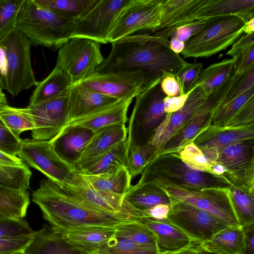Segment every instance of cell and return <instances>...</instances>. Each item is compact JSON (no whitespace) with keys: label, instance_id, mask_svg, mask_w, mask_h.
I'll use <instances>...</instances> for the list:
<instances>
[{"label":"cell","instance_id":"cell-1","mask_svg":"<svg viewBox=\"0 0 254 254\" xmlns=\"http://www.w3.org/2000/svg\"><path fill=\"white\" fill-rule=\"evenodd\" d=\"M189 64L171 50L169 40L146 33L112 43L110 53L94 73L141 70L145 75L147 89L167 76L176 77Z\"/></svg>","mask_w":254,"mask_h":254},{"label":"cell","instance_id":"cell-2","mask_svg":"<svg viewBox=\"0 0 254 254\" xmlns=\"http://www.w3.org/2000/svg\"><path fill=\"white\" fill-rule=\"evenodd\" d=\"M32 199L44 218L60 231L90 226L116 228L124 223L140 221L124 212L111 213L97 208L65 192L48 179L41 180Z\"/></svg>","mask_w":254,"mask_h":254},{"label":"cell","instance_id":"cell-3","mask_svg":"<svg viewBox=\"0 0 254 254\" xmlns=\"http://www.w3.org/2000/svg\"><path fill=\"white\" fill-rule=\"evenodd\" d=\"M78 20L62 17L41 7L34 0H25L14 26L31 45L43 46L55 51L70 39Z\"/></svg>","mask_w":254,"mask_h":254},{"label":"cell","instance_id":"cell-4","mask_svg":"<svg viewBox=\"0 0 254 254\" xmlns=\"http://www.w3.org/2000/svg\"><path fill=\"white\" fill-rule=\"evenodd\" d=\"M31 44L14 26L0 37V89L13 96L36 86Z\"/></svg>","mask_w":254,"mask_h":254},{"label":"cell","instance_id":"cell-5","mask_svg":"<svg viewBox=\"0 0 254 254\" xmlns=\"http://www.w3.org/2000/svg\"><path fill=\"white\" fill-rule=\"evenodd\" d=\"M203 27L185 42L183 58H208L227 49L243 33L245 21L236 15L205 20Z\"/></svg>","mask_w":254,"mask_h":254},{"label":"cell","instance_id":"cell-6","mask_svg":"<svg viewBox=\"0 0 254 254\" xmlns=\"http://www.w3.org/2000/svg\"><path fill=\"white\" fill-rule=\"evenodd\" d=\"M160 82L140 93L136 97L127 129V141L129 152L149 143L166 117Z\"/></svg>","mask_w":254,"mask_h":254},{"label":"cell","instance_id":"cell-7","mask_svg":"<svg viewBox=\"0 0 254 254\" xmlns=\"http://www.w3.org/2000/svg\"><path fill=\"white\" fill-rule=\"evenodd\" d=\"M169 182L171 186L191 190L222 189L225 184L221 179L206 172H197L189 168L182 160L163 162L154 157L144 169L138 184H144L159 178Z\"/></svg>","mask_w":254,"mask_h":254},{"label":"cell","instance_id":"cell-8","mask_svg":"<svg viewBox=\"0 0 254 254\" xmlns=\"http://www.w3.org/2000/svg\"><path fill=\"white\" fill-rule=\"evenodd\" d=\"M104 60L100 44L75 37L60 48L55 66L65 73L74 85L91 76Z\"/></svg>","mask_w":254,"mask_h":254},{"label":"cell","instance_id":"cell-9","mask_svg":"<svg viewBox=\"0 0 254 254\" xmlns=\"http://www.w3.org/2000/svg\"><path fill=\"white\" fill-rule=\"evenodd\" d=\"M162 15L161 0H129L118 17L108 42L136 34H154L160 26Z\"/></svg>","mask_w":254,"mask_h":254},{"label":"cell","instance_id":"cell-10","mask_svg":"<svg viewBox=\"0 0 254 254\" xmlns=\"http://www.w3.org/2000/svg\"><path fill=\"white\" fill-rule=\"evenodd\" d=\"M171 199L166 220L194 242L206 241L229 226L222 219L204 210L183 201Z\"/></svg>","mask_w":254,"mask_h":254},{"label":"cell","instance_id":"cell-11","mask_svg":"<svg viewBox=\"0 0 254 254\" xmlns=\"http://www.w3.org/2000/svg\"><path fill=\"white\" fill-rule=\"evenodd\" d=\"M16 156L24 165L38 170L57 184L67 182L74 173L54 152L49 140L21 139Z\"/></svg>","mask_w":254,"mask_h":254},{"label":"cell","instance_id":"cell-12","mask_svg":"<svg viewBox=\"0 0 254 254\" xmlns=\"http://www.w3.org/2000/svg\"><path fill=\"white\" fill-rule=\"evenodd\" d=\"M129 0H100L92 9L78 19L70 39L87 38L99 44H107L118 17Z\"/></svg>","mask_w":254,"mask_h":254},{"label":"cell","instance_id":"cell-13","mask_svg":"<svg viewBox=\"0 0 254 254\" xmlns=\"http://www.w3.org/2000/svg\"><path fill=\"white\" fill-rule=\"evenodd\" d=\"M216 189L196 191L167 185L164 191L171 198L204 210L222 219L229 226L241 227L233 208L229 191Z\"/></svg>","mask_w":254,"mask_h":254},{"label":"cell","instance_id":"cell-14","mask_svg":"<svg viewBox=\"0 0 254 254\" xmlns=\"http://www.w3.org/2000/svg\"><path fill=\"white\" fill-rule=\"evenodd\" d=\"M118 100L133 98L144 90L146 77L141 70L95 73L78 83Z\"/></svg>","mask_w":254,"mask_h":254},{"label":"cell","instance_id":"cell-15","mask_svg":"<svg viewBox=\"0 0 254 254\" xmlns=\"http://www.w3.org/2000/svg\"><path fill=\"white\" fill-rule=\"evenodd\" d=\"M67 96L60 97L23 108L34 124L32 139L50 140L64 127L67 124Z\"/></svg>","mask_w":254,"mask_h":254},{"label":"cell","instance_id":"cell-16","mask_svg":"<svg viewBox=\"0 0 254 254\" xmlns=\"http://www.w3.org/2000/svg\"><path fill=\"white\" fill-rule=\"evenodd\" d=\"M210 0H161L162 15L161 24L153 34L169 40L177 28L197 20L201 10Z\"/></svg>","mask_w":254,"mask_h":254},{"label":"cell","instance_id":"cell-17","mask_svg":"<svg viewBox=\"0 0 254 254\" xmlns=\"http://www.w3.org/2000/svg\"><path fill=\"white\" fill-rule=\"evenodd\" d=\"M58 185L67 193L100 210L111 213L123 212L125 196L94 189L80 174L74 172L67 182Z\"/></svg>","mask_w":254,"mask_h":254},{"label":"cell","instance_id":"cell-18","mask_svg":"<svg viewBox=\"0 0 254 254\" xmlns=\"http://www.w3.org/2000/svg\"><path fill=\"white\" fill-rule=\"evenodd\" d=\"M208 95L197 86L190 94L184 106L179 111L167 114L157 128L150 143L155 147L153 157L161 146L189 121L200 109Z\"/></svg>","mask_w":254,"mask_h":254},{"label":"cell","instance_id":"cell-19","mask_svg":"<svg viewBox=\"0 0 254 254\" xmlns=\"http://www.w3.org/2000/svg\"><path fill=\"white\" fill-rule=\"evenodd\" d=\"M96 132L82 127L66 125L49 141L58 157L74 172L75 165Z\"/></svg>","mask_w":254,"mask_h":254},{"label":"cell","instance_id":"cell-20","mask_svg":"<svg viewBox=\"0 0 254 254\" xmlns=\"http://www.w3.org/2000/svg\"><path fill=\"white\" fill-rule=\"evenodd\" d=\"M119 101L79 84L73 85L67 96L66 125L104 110Z\"/></svg>","mask_w":254,"mask_h":254},{"label":"cell","instance_id":"cell-21","mask_svg":"<svg viewBox=\"0 0 254 254\" xmlns=\"http://www.w3.org/2000/svg\"><path fill=\"white\" fill-rule=\"evenodd\" d=\"M64 240L76 250L93 254L116 234L115 228L90 226L61 231Z\"/></svg>","mask_w":254,"mask_h":254},{"label":"cell","instance_id":"cell-22","mask_svg":"<svg viewBox=\"0 0 254 254\" xmlns=\"http://www.w3.org/2000/svg\"><path fill=\"white\" fill-rule=\"evenodd\" d=\"M140 221L155 234L159 254L175 253L195 242L167 220L158 221L145 218Z\"/></svg>","mask_w":254,"mask_h":254},{"label":"cell","instance_id":"cell-23","mask_svg":"<svg viewBox=\"0 0 254 254\" xmlns=\"http://www.w3.org/2000/svg\"><path fill=\"white\" fill-rule=\"evenodd\" d=\"M23 254H85L68 244L62 233L51 225L44 224L36 231Z\"/></svg>","mask_w":254,"mask_h":254},{"label":"cell","instance_id":"cell-24","mask_svg":"<svg viewBox=\"0 0 254 254\" xmlns=\"http://www.w3.org/2000/svg\"><path fill=\"white\" fill-rule=\"evenodd\" d=\"M217 101L215 92L208 95L199 111L165 143L164 149H176L192 139L211 120L213 108Z\"/></svg>","mask_w":254,"mask_h":254},{"label":"cell","instance_id":"cell-25","mask_svg":"<svg viewBox=\"0 0 254 254\" xmlns=\"http://www.w3.org/2000/svg\"><path fill=\"white\" fill-rule=\"evenodd\" d=\"M129 148L127 140L77 167L75 173L83 175H95L120 167H127Z\"/></svg>","mask_w":254,"mask_h":254},{"label":"cell","instance_id":"cell-26","mask_svg":"<svg viewBox=\"0 0 254 254\" xmlns=\"http://www.w3.org/2000/svg\"><path fill=\"white\" fill-rule=\"evenodd\" d=\"M132 99L121 100L110 107L66 125L82 127L94 131L111 126L126 125L128 121L127 110Z\"/></svg>","mask_w":254,"mask_h":254},{"label":"cell","instance_id":"cell-27","mask_svg":"<svg viewBox=\"0 0 254 254\" xmlns=\"http://www.w3.org/2000/svg\"><path fill=\"white\" fill-rule=\"evenodd\" d=\"M126 125H114L97 130L87 145L75 169L103 153L113 146L127 139Z\"/></svg>","mask_w":254,"mask_h":254},{"label":"cell","instance_id":"cell-28","mask_svg":"<svg viewBox=\"0 0 254 254\" xmlns=\"http://www.w3.org/2000/svg\"><path fill=\"white\" fill-rule=\"evenodd\" d=\"M72 85L70 77L55 66L46 78L38 82L30 98L29 105H34L52 99L67 96Z\"/></svg>","mask_w":254,"mask_h":254},{"label":"cell","instance_id":"cell-29","mask_svg":"<svg viewBox=\"0 0 254 254\" xmlns=\"http://www.w3.org/2000/svg\"><path fill=\"white\" fill-rule=\"evenodd\" d=\"M236 15L245 22L254 17V0H210L200 11L197 20L208 18Z\"/></svg>","mask_w":254,"mask_h":254},{"label":"cell","instance_id":"cell-30","mask_svg":"<svg viewBox=\"0 0 254 254\" xmlns=\"http://www.w3.org/2000/svg\"><path fill=\"white\" fill-rule=\"evenodd\" d=\"M82 175L94 189L121 195L125 196L131 186L132 176L124 166L98 175Z\"/></svg>","mask_w":254,"mask_h":254},{"label":"cell","instance_id":"cell-31","mask_svg":"<svg viewBox=\"0 0 254 254\" xmlns=\"http://www.w3.org/2000/svg\"><path fill=\"white\" fill-rule=\"evenodd\" d=\"M243 234L241 227L229 226L215 234L211 239L199 243L210 252L221 254H240L243 246Z\"/></svg>","mask_w":254,"mask_h":254},{"label":"cell","instance_id":"cell-32","mask_svg":"<svg viewBox=\"0 0 254 254\" xmlns=\"http://www.w3.org/2000/svg\"><path fill=\"white\" fill-rule=\"evenodd\" d=\"M235 59H224L203 68L196 80L207 95L221 85L234 74Z\"/></svg>","mask_w":254,"mask_h":254},{"label":"cell","instance_id":"cell-33","mask_svg":"<svg viewBox=\"0 0 254 254\" xmlns=\"http://www.w3.org/2000/svg\"><path fill=\"white\" fill-rule=\"evenodd\" d=\"M100 0H34L41 7L66 19H80Z\"/></svg>","mask_w":254,"mask_h":254},{"label":"cell","instance_id":"cell-34","mask_svg":"<svg viewBox=\"0 0 254 254\" xmlns=\"http://www.w3.org/2000/svg\"><path fill=\"white\" fill-rule=\"evenodd\" d=\"M30 204L29 192L0 187V215L23 219Z\"/></svg>","mask_w":254,"mask_h":254},{"label":"cell","instance_id":"cell-35","mask_svg":"<svg viewBox=\"0 0 254 254\" xmlns=\"http://www.w3.org/2000/svg\"><path fill=\"white\" fill-rule=\"evenodd\" d=\"M249 140L237 142L218 150L216 162L230 170H238L246 166L253 151Z\"/></svg>","mask_w":254,"mask_h":254},{"label":"cell","instance_id":"cell-36","mask_svg":"<svg viewBox=\"0 0 254 254\" xmlns=\"http://www.w3.org/2000/svg\"><path fill=\"white\" fill-rule=\"evenodd\" d=\"M253 101L254 86L242 94L217 105L213 111L211 120L218 123L232 120Z\"/></svg>","mask_w":254,"mask_h":254},{"label":"cell","instance_id":"cell-37","mask_svg":"<svg viewBox=\"0 0 254 254\" xmlns=\"http://www.w3.org/2000/svg\"><path fill=\"white\" fill-rule=\"evenodd\" d=\"M231 202L241 227L254 223V199L253 193L240 190L232 186Z\"/></svg>","mask_w":254,"mask_h":254},{"label":"cell","instance_id":"cell-38","mask_svg":"<svg viewBox=\"0 0 254 254\" xmlns=\"http://www.w3.org/2000/svg\"><path fill=\"white\" fill-rule=\"evenodd\" d=\"M116 229L117 236L129 239L136 244L157 250L155 234L140 220L121 224Z\"/></svg>","mask_w":254,"mask_h":254},{"label":"cell","instance_id":"cell-39","mask_svg":"<svg viewBox=\"0 0 254 254\" xmlns=\"http://www.w3.org/2000/svg\"><path fill=\"white\" fill-rule=\"evenodd\" d=\"M31 176V171L24 164L15 166L0 165V187L26 191Z\"/></svg>","mask_w":254,"mask_h":254},{"label":"cell","instance_id":"cell-40","mask_svg":"<svg viewBox=\"0 0 254 254\" xmlns=\"http://www.w3.org/2000/svg\"><path fill=\"white\" fill-rule=\"evenodd\" d=\"M0 122L13 134L20 137L26 130L32 131L34 124L23 108H14L8 105L0 111Z\"/></svg>","mask_w":254,"mask_h":254},{"label":"cell","instance_id":"cell-41","mask_svg":"<svg viewBox=\"0 0 254 254\" xmlns=\"http://www.w3.org/2000/svg\"><path fill=\"white\" fill-rule=\"evenodd\" d=\"M93 254H159L157 250L116 235Z\"/></svg>","mask_w":254,"mask_h":254},{"label":"cell","instance_id":"cell-42","mask_svg":"<svg viewBox=\"0 0 254 254\" xmlns=\"http://www.w3.org/2000/svg\"><path fill=\"white\" fill-rule=\"evenodd\" d=\"M253 136V128L226 131L217 134L200 145L202 148H213L219 150L237 142L249 140Z\"/></svg>","mask_w":254,"mask_h":254},{"label":"cell","instance_id":"cell-43","mask_svg":"<svg viewBox=\"0 0 254 254\" xmlns=\"http://www.w3.org/2000/svg\"><path fill=\"white\" fill-rule=\"evenodd\" d=\"M155 151V147L149 142L129 152L127 168L132 177L142 173L152 159Z\"/></svg>","mask_w":254,"mask_h":254},{"label":"cell","instance_id":"cell-44","mask_svg":"<svg viewBox=\"0 0 254 254\" xmlns=\"http://www.w3.org/2000/svg\"><path fill=\"white\" fill-rule=\"evenodd\" d=\"M182 161L190 169L206 172L211 169L212 164L201 150L193 143L186 145L180 152Z\"/></svg>","mask_w":254,"mask_h":254},{"label":"cell","instance_id":"cell-45","mask_svg":"<svg viewBox=\"0 0 254 254\" xmlns=\"http://www.w3.org/2000/svg\"><path fill=\"white\" fill-rule=\"evenodd\" d=\"M35 232L24 218L0 215V238L33 235Z\"/></svg>","mask_w":254,"mask_h":254},{"label":"cell","instance_id":"cell-46","mask_svg":"<svg viewBox=\"0 0 254 254\" xmlns=\"http://www.w3.org/2000/svg\"><path fill=\"white\" fill-rule=\"evenodd\" d=\"M25 0H0V37L14 27L17 15Z\"/></svg>","mask_w":254,"mask_h":254},{"label":"cell","instance_id":"cell-47","mask_svg":"<svg viewBox=\"0 0 254 254\" xmlns=\"http://www.w3.org/2000/svg\"><path fill=\"white\" fill-rule=\"evenodd\" d=\"M203 69L202 63H190L189 65L176 77L180 87L181 95L186 94L197 86L196 85V80Z\"/></svg>","mask_w":254,"mask_h":254},{"label":"cell","instance_id":"cell-48","mask_svg":"<svg viewBox=\"0 0 254 254\" xmlns=\"http://www.w3.org/2000/svg\"><path fill=\"white\" fill-rule=\"evenodd\" d=\"M34 235L0 238V254L23 252L33 240Z\"/></svg>","mask_w":254,"mask_h":254},{"label":"cell","instance_id":"cell-49","mask_svg":"<svg viewBox=\"0 0 254 254\" xmlns=\"http://www.w3.org/2000/svg\"><path fill=\"white\" fill-rule=\"evenodd\" d=\"M21 139L0 122V151L11 156H17Z\"/></svg>","mask_w":254,"mask_h":254},{"label":"cell","instance_id":"cell-50","mask_svg":"<svg viewBox=\"0 0 254 254\" xmlns=\"http://www.w3.org/2000/svg\"><path fill=\"white\" fill-rule=\"evenodd\" d=\"M206 20H196L174 30L169 36V40L176 39L183 42L196 34L205 24Z\"/></svg>","mask_w":254,"mask_h":254},{"label":"cell","instance_id":"cell-51","mask_svg":"<svg viewBox=\"0 0 254 254\" xmlns=\"http://www.w3.org/2000/svg\"><path fill=\"white\" fill-rule=\"evenodd\" d=\"M254 47V33H243L232 45L226 55L234 58L248 49Z\"/></svg>","mask_w":254,"mask_h":254},{"label":"cell","instance_id":"cell-52","mask_svg":"<svg viewBox=\"0 0 254 254\" xmlns=\"http://www.w3.org/2000/svg\"><path fill=\"white\" fill-rule=\"evenodd\" d=\"M234 58V74L243 72L254 65V47L248 49Z\"/></svg>","mask_w":254,"mask_h":254},{"label":"cell","instance_id":"cell-53","mask_svg":"<svg viewBox=\"0 0 254 254\" xmlns=\"http://www.w3.org/2000/svg\"><path fill=\"white\" fill-rule=\"evenodd\" d=\"M186 94L177 96H166L163 100L164 110L167 114L173 113L180 110L185 105L190 94L196 87Z\"/></svg>","mask_w":254,"mask_h":254},{"label":"cell","instance_id":"cell-54","mask_svg":"<svg viewBox=\"0 0 254 254\" xmlns=\"http://www.w3.org/2000/svg\"><path fill=\"white\" fill-rule=\"evenodd\" d=\"M243 246L240 254H254V223L241 227Z\"/></svg>","mask_w":254,"mask_h":254},{"label":"cell","instance_id":"cell-55","mask_svg":"<svg viewBox=\"0 0 254 254\" xmlns=\"http://www.w3.org/2000/svg\"><path fill=\"white\" fill-rule=\"evenodd\" d=\"M160 87L167 96L174 97L181 95L179 82L174 76L168 75L164 77L160 82Z\"/></svg>","mask_w":254,"mask_h":254},{"label":"cell","instance_id":"cell-56","mask_svg":"<svg viewBox=\"0 0 254 254\" xmlns=\"http://www.w3.org/2000/svg\"><path fill=\"white\" fill-rule=\"evenodd\" d=\"M170 205L161 204L141 213V218H150L158 221L167 219L170 209Z\"/></svg>","mask_w":254,"mask_h":254},{"label":"cell","instance_id":"cell-57","mask_svg":"<svg viewBox=\"0 0 254 254\" xmlns=\"http://www.w3.org/2000/svg\"><path fill=\"white\" fill-rule=\"evenodd\" d=\"M0 165L5 166H21L24 163L17 156H11L0 151Z\"/></svg>","mask_w":254,"mask_h":254},{"label":"cell","instance_id":"cell-58","mask_svg":"<svg viewBox=\"0 0 254 254\" xmlns=\"http://www.w3.org/2000/svg\"><path fill=\"white\" fill-rule=\"evenodd\" d=\"M169 47L176 54H179L185 48V43L176 39L169 40Z\"/></svg>","mask_w":254,"mask_h":254},{"label":"cell","instance_id":"cell-59","mask_svg":"<svg viewBox=\"0 0 254 254\" xmlns=\"http://www.w3.org/2000/svg\"><path fill=\"white\" fill-rule=\"evenodd\" d=\"M197 242H194L189 247L179 251L168 254H199L197 249Z\"/></svg>","mask_w":254,"mask_h":254},{"label":"cell","instance_id":"cell-60","mask_svg":"<svg viewBox=\"0 0 254 254\" xmlns=\"http://www.w3.org/2000/svg\"><path fill=\"white\" fill-rule=\"evenodd\" d=\"M243 33L246 34L254 33V17L245 22Z\"/></svg>","mask_w":254,"mask_h":254},{"label":"cell","instance_id":"cell-61","mask_svg":"<svg viewBox=\"0 0 254 254\" xmlns=\"http://www.w3.org/2000/svg\"><path fill=\"white\" fill-rule=\"evenodd\" d=\"M212 167L211 170L213 173H214V175H220L227 171L226 168L219 163L214 164Z\"/></svg>","mask_w":254,"mask_h":254},{"label":"cell","instance_id":"cell-62","mask_svg":"<svg viewBox=\"0 0 254 254\" xmlns=\"http://www.w3.org/2000/svg\"><path fill=\"white\" fill-rule=\"evenodd\" d=\"M0 89V111L5 106L8 105L5 94Z\"/></svg>","mask_w":254,"mask_h":254},{"label":"cell","instance_id":"cell-63","mask_svg":"<svg viewBox=\"0 0 254 254\" xmlns=\"http://www.w3.org/2000/svg\"><path fill=\"white\" fill-rule=\"evenodd\" d=\"M197 249L199 254H221L216 253L210 252L205 250L200 247L199 243H197Z\"/></svg>","mask_w":254,"mask_h":254},{"label":"cell","instance_id":"cell-64","mask_svg":"<svg viewBox=\"0 0 254 254\" xmlns=\"http://www.w3.org/2000/svg\"><path fill=\"white\" fill-rule=\"evenodd\" d=\"M14 254H23V252H20V253H16Z\"/></svg>","mask_w":254,"mask_h":254}]
</instances>
